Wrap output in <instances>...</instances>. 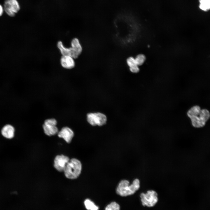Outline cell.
<instances>
[{"instance_id": "obj_7", "label": "cell", "mask_w": 210, "mask_h": 210, "mask_svg": "<svg viewBox=\"0 0 210 210\" xmlns=\"http://www.w3.org/2000/svg\"><path fill=\"white\" fill-rule=\"evenodd\" d=\"M69 160L67 156L63 155H57L54 159V166L58 171L60 172L64 171Z\"/></svg>"}, {"instance_id": "obj_4", "label": "cell", "mask_w": 210, "mask_h": 210, "mask_svg": "<svg viewBox=\"0 0 210 210\" xmlns=\"http://www.w3.org/2000/svg\"><path fill=\"white\" fill-rule=\"evenodd\" d=\"M87 118L88 123L93 126H102L107 121L106 115L99 112L89 113L87 115Z\"/></svg>"}, {"instance_id": "obj_6", "label": "cell", "mask_w": 210, "mask_h": 210, "mask_svg": "<svg viewBox=\"0 0 210 210\" xmlns=\"http://www.w3.org/2000/svg\"><path fill=\"white\" fill-rule=\"evenodd\" d=\"M4 6L5 12L10 17L15 16L20 9V5L17 0H6Z\"/></svg>"}, {"instance_id": "obj_8", "label": "cell", "mask_w": 210, "mask_h": 210, "mask_svg": "<svg viewBox=\"0 0 210 210\" xmlns=\"http://www.w3.org/2000/svg\"><path fill=\"white\" fill-rule=\"evenodd\" d=\"M57 45L62 55L69 56L74 59L78 58L79 56L71 47L69 48L65 47L61 41L58 42Z\"/></svg>"}, {"instance_id": "obj_19", "label": "cell", "mask_w": 210, "mask_h": 210, "mask_svg": "<svg viewBox=\"0 0 210 210\" xmlns=\"http://www.w3.org/2000/svg\"><path fill=\"white\" fill-rule=\"evenodd\" d=\"M130 71L133 73H138L139 71V69L138 65H136L130 68Z\"/></svg>"}, {"instance_id": "obj_11", "label": "cell", "mask_w": 210, "mask_h": 210, "mask_svg": "<svg viewBox=\"0 0 210 210\" xmlns=\"http://www.w3.org/2000/svg\"><path fill=\"white\" fill-rule=\"evenodd\" d=\"M15 130L13 126L10 125H6L2 129L1 134L5 138L10 139L13 138L15 134Z\"/></svg>"}, {"instance_id": "obj_9", "label": "cell", "mask_w": 210, "mask_h": 210, "mask_svg": "<svg viewBox=\"0 0 210 210\" xmlns=\"http://www.w3.org/2000/svg\"><path fill=\"white\" fill-rule=\"evenodd\" d=\"M57 134L58 137L63 138L68 143L71 142L74 136L73 131L66 127H63Z\"/></svg>"}, {"instance_id": "obj_12", "label": "cell", "mask_w": 210, "mask_h": 210, "mask_svg": "<svg viewBox=\"0 0 210 210\" xmlns=\"http://www.w3.org/2000/svg\"><path fill=\"white\" fill-rule=\"evenodd\" d=\"M71 47L79 55L82 51V48L78 38H75L71 42Z\"/></svg>"}, {"instance_id": "obj_15", "label": "cell", "mask_w": 210, "mask_h": 210, "mask_svg": "<svg viewBox=\"0 0 210 210\" xmlns=\"http://www.w3.org/2000/svg\"><path fill=\"white\" fill-rule=\"evenodd\" d=\"M200 3L199 7L204 11L210 9V0H199Z\"/></svg>"}, {"instance_id": "obj_14", "label": "cell", "mask_w": 210, "mask_h": 210, "mask_svg": "<svg viewBox=\"0 0 210 210\" xmlns=\"http://www.w3.org/2000/svg\"><path fill=\"white\" fill-rule=\"evenodd\" d=\"M201 109L198 106H195L191 108L188 111L187 115L190 118L198 115L200 112Z\"/></svg>"}, {"instance_id": "obj_10", "label": "cell", "mask_w": 210, "mask_h": 210, "mask_svg": "<svg viewBox=\"0 0 210 210\" xmlns=\"http://www.w3.org/2000/svg\"><path fill=\"white\" fill-rule=\"evenodd\" d=\"M72 57L68 55H62L60 63L62 66L66 69H71L75 67V62Z\"/></svg>"}, {"instance_id": "obj_16", "label": "cell", "mask_w": 210, "mask_h": 210, "mask_svg": "<svg viewBox=\"0 0 210 210\" xmlns=\"http://www.w3.org/2000/svg\"><path fill=\"white\" fill-rule=\"evenodd\" d=\"M105 210H120V206L118 203L113 201L106 206Z\"/></svg>"}, {"instance_id": "obj_18", "label": "cell", "mask_w": 210, "mask_h": 210, "mask_svg": "<svg viewBox=\"0 0 210 210\" xmlns=\"http://www.w3.org/2000/svg\"><path fill=\"white\" fill-rule=\"evenodd\" d=\"M127 63L130 68L132 67L137 65L136 63L135 59L133 57H130L127 60Z\"/></svg>"}, {"instance_id": "obj_17", "label": "cell", "mask_w": 210, "mask_h": 210, "mask_svg": "<svg viewBox=\"0 0 210 210\" xmlns=\"http://www.w3.org/2000/svg\"><path fill=\"white\" fill-rule=\"evenodd\" d=\"M136 63L138 66L142 65L146 60L145 56L142 54L138 55L135 58Z\"/></svg>"}, {"instance_id": "obj_5", "label": "cell", "mask_w": 210, "mask_h": 210, "mask_svg": "<svg viewBox=\"0 0 210 210\" xmlns=\"http://www.w3.org/2000/svg\"><path fill=\"white\" fill-rule=\"evenodd\" d=\"M57 121L55 119L50 118L46 120L43 125L45 133L49 136L57 134L59 131L57 127Z\"/></svg>"}, {"instance_id": "obj_20", "label": "cell", "mask_w": 210, "mask_h": 210, "mask_svg": "<svg viewBox=\"0 0 210 210\" xmlns=\"http://www.w3.org/2000/svg\"><path fill=\"white\" fill-rule=\"evenodd\" d=\"M4 9L2 6L0 4V16H1L3 13Z\"/></svg>"}, {"instance_id": "obj_3", "label": "cell", "mask_w": 210, "mask_h": 210, "mask_svg": "<svg viewBox=\"0 0 210 210\" xmlns=\"http://www.w3.org/2000/svg\"><path fill=\"white\" fill-rule=\"evenodd\" d=\"M140 197L142 205L149 208L154 206L158 201V194L154 190H148L145 193L141 192Z\"/></svg>"}, {"instance_id": "obj_13", "label": "cell", "mask_w": 210, "mask_h": 210, "mask_svg": "<svg viewBox=\"0 0 210 210\" xmlns=\"http://www.w3.org/2000/svg\"><path fill=\"white\" fill-rule=\"evenodd\" d=\"M85 206L87 210H99V207L89 199H86L84 202Z\"/></svg>"}, {"instance_id": "obj_1", "label": "cell", "mask_w": 210, "mask_h": 210, "mask_svg": "<svg viewBox=\"0 0 210 210\" xmlns=\"http://www.w3.org/2000/svg\"><path fill=\"white\" fill-rule=\"evenodd\" d=\"M140 188V181L138 178L135 179L131 184L128 180L123 179L119 182L116 192L120 196L127 197L135 194Z\"/></svg>"}, {"instance_id": "obj_2", "label": "cell", "mask_w": 210, "mask_h": 210, "mask_svg": "<svg viewBox=\"0 0 210 210\" xmlns=\"http://www.w3.org/2000/svg\"><path fill=\"white\" fill-rule=\"evenodd\" d=\"M82 169V165L80 161L77 159L74 158L69 160L63 172L67 178L74 179L80 176Z\"/></svg>"}]
</instances>
